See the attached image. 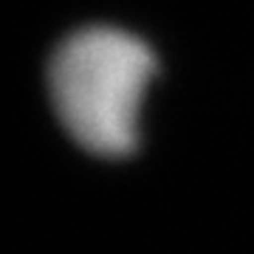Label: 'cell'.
Returning a JSON list of instances; mask_svg holds the SVG:
<instances>
[{
	"instance_id": "cell-1",
	"label": "cell",
	"mask_w": 254,
	"mask_h": 254,
	"mask_svg": "<svg viewBox=\"0 0 254 254\" xmlns=\"http://www.w3.org/2000/svg\"><path fill=\"white\" fill-rule=\"evenodd\" d=\"M158 73L155 51L141 37L113 26L68 34L48 63V91L63 127L99 158L138 150L141 108Z\"/></svg>"
}]
</instances>
